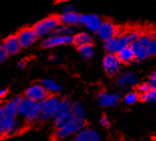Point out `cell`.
<instances>
[{
    "label": "cell",
    "mask_w": 156,
    "mask_h": 141,
    "mask_svg": "<svg viewBox=\"0 0 156 141\" xmlns=\"http://www.w3.org/2000/svg\"><path fill=\"white\" fill-rule=\"evenodd\" d=\"M59 97L55 94H49L46 98L39 102V115L37 123H45L54 119Z\"/></svg>",
    "instance_id": "6da1fadb"
},
{
    "label": "cell",
    "mask_w": 156,
    "mask_h": 141,
    "mask_svg": "<svg viewBox=\"0 0 156 141\" xmlns=\"http://www.w3.org/2000/svg\"><path fill=\"white\" fill-rule=\"evenodd\" d=\"M86 126L85 119L76 118L73 116L72 119L68 121L64 126L56 128L54 133V139L55 140H65L69 137L75 136L80 130Z\"/></svg>",
    "instance_id": "7a4b0ae2"
},
{
    "label": "cell",
    "mask_w": 156,
    "mask_h": 141,
    "mask_svg": "<svg viewBox=\"0 0 156 141\" xmlns=\"http://www.w3.org/2000/svg\"><path fill=\"white\" fill-rule=\"evenodd\" d=\"M59 24H61L59 16L51 15L36 22L34 25V28L39 38H45V36L51 34Z\"/></svg>",
    "instance_id": "3957f363"
},
{
    "label": "cell",
    "mask_w": 156,
    "mask_h": 141,
    "mask_svg": "<svg viewBox=\"0 0 156 141\" xmlns=\"http://www.w3.org/2000/svg\"><path fill=\"white\" fill-rule=\"evenodd\" d=\"M104 49L107 52L117 53L121 49L126 45H129L132 43V39L129 35V32L119 33L111 39H108L104 42Z\"/></svg>",
    "instance_id": "277c9868"
},
{
    "label": "cell",
    "mask_w": 156,
    "mask_h": 141,
    "mask_svg": "<svg viewBox=\"0 0 156 141\" xmlns=\"http://www.w3.org/2000/svg\"><path fill=\"white\" fill-rule=\"evenodd\" d=\"M74 43V35H66V34H56L52 33L45 36L41 42V48L44 49H54L56 46L69 45Z\"/></svg>",
    "instance_id": "5b68a950"
},
{
    "label": "cell",
    "mask_w": 156,
    "mask_h": 141,
    "mask_svg": "<svg viewBox=\"0 0 156 141\" xmlns=\"http://www.w3.org/2000/svg\"><path fill=\"white\" fill-rule=\"evenodd\" d=\"M2 122L5 131V137L15 135L22 130L23 126H26L23 120L19 118L17 115H5L4 114L2 117Z\"/></svg>",
    "instance_id": "8992f818"
},
{
    "label": "cell",
    "mask_w": 156,
    "mask_h": 141,
    "mask_svg": "<svg viewBox=\"0 0 156 141\" xmlns=\"http://www.w3.org/2000/svg\"><path fill=\"white\" fill-rule=\"evenodd\" d=\"M122 68V62L118 58L117 53L107 52L103 59V69L108 76L114 77L120 74Z\"/></svg>",
    "instance_id": "52a82bcc"
},
{
    "label": "cell",
    "mask_w": 156,
    "mask_h": 141,
    "mask_svg": "<svg viewBox=\"0 0 156 141\" xmlns=\"http://www.w3.org/2000/svg\"><path fill=\"white\" fill-rule=\"evenodd\" d=\"M17 38L20 42V45L22 49L30 48L34 45H35L36 42L38 40L39 36L35 32L34 26H27V27H23L16 33Z\"/></svg>",
    "instance_id": "ba28073f"
},
{
    "label": "cell",
    "mask_w": 156,
    "mask_h": 141,
    "mask_svg": "<svg viewBox=\"0 0 156 141\" xmlns=\"http://www.w3.org/2000/svg\"><path fill=\"white\" fill-rule=\"evenodd\" d=\"M49 95V93L45 90L41 83H34L25 90L24 97L35 101V102H41L46 97Z\"/></svg>",
    "instance_id": "9c48e42d"
},
{
    "label": "cell",
    "mask_w": 156,
    "mask_h": 141,
    "mask_svg": "<svg viewBox=\"0 0 156 141\" xmlns=\"http://www.w3.org/2000/svg\"><path fill=\"white\" fill-rule=\"evenodd\" d=\"M96 33L102 42H106V40L111 39L118 34V28L112 21L105 20V21H102Z\"/></svg>",
    "instance_id": "30bf717a"
},
{
    "label": "cell",
    "mask_w": 156,
    "mask_h": 141,
    "mask_svg": "<svg viewBox=\"0 0 156 141\" xmlns=\"http://www.w3.org/2000/svg\"><path fill=\"white\" fill-rule=\"evenodd\" d=\"M119 101H120V95L115 92L101 91L97 95V102L103 108L114 107Z\"/></svg>",
    "instance_id": "8fae6325"
},
{
    "label": "cell",
    "mask_w": 156,
    "mask_h": 141,
    "mask_svg": "<svg viewBox=\"0 0 156 141\" xmlns=\"http://www.w3.org/2000/svg\"><path fill=\"white\" fill-rule=\"evenodd\" d=\"M102 21L103 20L100 16L97 14H93V13H87V14L80 15V25L85 26L91 32L97 31Z\"/></svg>",
    "instance_id": "7c38bea8"
},
{
    "label": "cell",
    "mask_w": 156,
    "mask_h": 141,
    "mask_svg": "<svg viewBox=\"0 0 156 141\" xmlns=\"http://www.w3.org/2000/svg\"><path fill=\"white\" fill-rule=\"evenodd\" d=\"M139 82V77L135 72H125L119 75L116 81V84L121 90L129 89L137 85Z\"/></svg>",
    "instance_id": "4fadbf2b"
},
{
    "label": "cell",
    "mask_w": 156,
    "mask_h": 141,
    "mask_svg": "<svg viewBox=\"0 0 156 141\" xmlns=\"http://www.w3.org/2000/svg\"><path fill=\"white\" fill-rule=\"evenodd\" d=\"M1 45L3 46V49H5V52L8 55V56H16L17 53L20 52V50L22 49L16 34L7 36V38L2 40Z\"/></svg>",
    "instance_id": "5bb4252c"
},
{
    "label": "cell",
    "mask_w": 156,
    "mask_h": 141,
    "mask_svg": "<svg viewBox=\"0 0 156 141\" xmlns=\"http://www.w3.org/2000/svg\"><path fill=\"white\" fill-rule=\"evenodd\" d=\"M75 141H100L101 135L97 130L84 127L74 136Z\"/></svg>",
    "instance_id": "9a60e30c"
},
{
    "label": "cell",
    "mask_w": 156,
    "mask_h": 141,
    "mask_svg": "<svg viewBox=\"0 0 156 141\" xmlns=\"http://www.w3.org/2000/svg\"><path fill=\"white\" fill-rule=\"evenodd\" d=\"M36 104H37V102H35V101L23 96L20 100V103H19V106H18L17 116L20 119L24 120L26 117L28 116V114L34 109ZM23 122H24V121H23Z\"/></svg>",
    "instance_id": "2e32d148"
},
{
    "label": "cell",
    "mask_w": 156,
    "mask_h": 141,
    "mask_svg": "<svg viewBox=\"0 0 156 141\" xmlns=\"http://www.w3.org/2000/svg\"><path fill=\"white\" fill-rule=\"evenodd\" d=\"M80 15L77 10H71V11H62L59 15L61 23L69 26H77L80 25Z\"/></svg>",
    "instance_id": "e0dca14e"
},
{
    "label": "cell",
    "mask_w": 156,
    "mask_h": 141,
    "mask_svg": "<svg viewBox=\"0 0 156 141\" xmlns=\"http://www.w3.org/2000/svg\"><path fill=\"white\" fill-rule=\"evenodd\" d=\"M22 96H15L6 101L3 105V112L5 115H17V110Z\"/></svg>",
    "instance_id": "ac0fdd59"
},
{
    "label": "cell",
    "mask_w": 156,
    "mask_h": 141,
    "mask_svg": "<svg viewBox=\"0 0 156 141\" xmlns=\"http://www.w3.org/2000/svg\"><path fill=\"white\" fill-rule=\"evenodd\" d=\"M117 56H118V58L120 59L122 63H130L131 62H133L135 60L134 52H133V49H132L131 45H126L123 49H121L117 52Z\"/></svg>",
    "instance_id": "d6986e66"
},
{
    "label": "cell",
    "mask_w": 156,
    "mask_h": 141,
    "mask_svg": "<svg viewBox=\"0 0 156 141\" xmlns=\"http://www.w3.org/2000/svg\"><path fill=\"white\" fill-rule=\"evenodd\" d=\"M131 46L133 49V52H134V56H135V60H145L148 55V52H147V49L146 46L142 45L141 42H139L138 40L136 42H133L131 43Z\"/></svg>",
    "instance_id": "ffe728a7"
},
{
    "label": "cell",
    "mask_w": 156,
    "mask_h": 141,
    "mask_svg": "<svg viewBox=\"0 0 156 141\" xmlns=\"http://www.w3.org/2000/svg\"><path fill=\"white\" fill-rule=\"evenodd\" d=\"M90 43H93V38L89 32L81 31L74 34V43L73 45H77L78 48L82 45H90Z\"/></svg>",
    "instance_id": "44dd1931"
},
{
    "label": "cell",
    "mask_w": 156,
    "mask_h": 141,
    "mask_svg": "<svg viewBox=\"0 0 156 141\" xmlns=\"http://www.w3.org/2000/svg\"><path fill=\"white\" fill-rule=\"evenodd\" d=\"M41 83L49 94H55V95H58V93H61L62 91V87L52 79H44L41 80Z\"/></svg>",
    "instance_id": "7402d4cb"
},
{
    "label": "cell",
    "mask_w": 156,
    "mask_h": 141,
    "mask_svg": "<svg viewBox=\"0 0 156 141\" xmlns=\"http://www.w3.org/2000/svg\"><path fill=\"white\" fill-rule=\"evenodd\" d=\"M72 115L80 119L86 118V110L85 107L82 105V103L74 102L72 104Z\"/></svg>",
    "instance_id": "603a6c76"
},
{
    "label": "cell",
    "mask_w": 156,
    "mask_h": 141,
    "mask_svg": "<svg viewBox=\"0 0 156 141\" xmlns=\"http://www.w3.org/2000/svg\"><path fill=\"white\" fill-rule=\"evenodd\" d=\"M79 52L83 59L86 60H90L92 59L95 55V48L93 45V43H90V45H82L79 48Z\"/></svg>",
    "instance_id": "cb8c5ba5"
},
{
    "label": "cell",
    "mask_w": 156,
    "mask_h": 141,
    "mask_svg": "<svg viewBox=\"0 0 156 141\" xmlns=\"http://www.w3.org/2000/svg\"><path fill=\"white\" fill-rule=\"evenodd\" d=\"M72 113H68V114H59V115H56L52 119V122H54V126L55 128H59V127L64 126L66 123L72 119Z\"/></svg>",
    "instance_id": "d4e9b609"
},
{
    "label": "cell",
    "mask_w": 156,
    "mask_h": 141,
    "mask_svg": "<svg viewBox=\"0 0 156 141\" xmlns=\"http://www.w3.org/2000/svg\"><path fill=\"white\" fill-rule=\"evenodd\" d=\"M52 33H56V34H66V35H74L75 32V27L74 26H69L66 25L61 23L58 27L55 28V30ZM51 33V34H52Z\"/></svg>",
    "instance_id": "484cf974"
},
{
    "label": "cell",
    "mask_w": 156,
    "mask_h": 141,
    "mask_svg": "<svg viewBox=\"0 0 156 141\" xmlns=\"http://www.w3.org/2000/svg\"><path fill=\"white\" fill-rule=\"evenodd\" d=\"M141 99L147 103H156V89L151 88L146 93L142 94Z\"/></svg>",
    "instance_id": "4316f807"
},
{
    "label": "cell",
    "mask_w": 156,
    "mask_h": 141,
    "mask_svg": "<svg viewBox=\"0 0 156 141\" xmlns=\"http://www.w3.org/2000/svg\"><path fill=\"white\" fill-rule=\"evenodd\" d=\"M139 100V95L138 92H129L125 95L124 97V102L127 105H133Z\"/></svg>",
    "instance_id": "83f0119b"
},
{
    "label": "cell",
    "mask_w": 156,
    "mask_h": 141,
    "mask_svg": "<svg viewBox=\"0 0 156 141\" xmlns=\"http://www.w3.org/2000/svg\"><path fill=\"white\" fill-rule=\"evenodd\" d=\"M146 49H147L149 56H155L156 55V38H152L150 40V42L146 46Z\"/></svg>",
    "instance_id": "f1b7e54d"
},
{
    "label": "cell",
    "mask_w": 156,
    "mask_h": 141,
    "mask_svg": "<svg viewBox=\"0 0 156 141\" xmlns=\"http://www.w3.org/2000/svg\"><path fill=\"white\" fill-rule=\"evenodd\" d=\"M152 39V36L151 34H149V33H142L141 36L139 38V39H137L139 42H141L142 45L147 46V45L149 42H150V40Z\"/></svg>",
    "instance_id": "f546056e"
},
{
    "label": "cell",
    "mask_w": 156,
    "mask_h": 141,
    "mask_svg": "<svg viewBox=\"0 0 156 141\" xmlns=\"http://www.w3.org/2000/svg\"><path fill=\"white\" fill-rule=\"evenodd\" d=\"M150 89H151V87H150V85H149V83H143V84H140V85L138 86L137 92L140 93L142 95V94L146 93L148 90H150Z\"/></svg>",
    "instance_id": "4dcf8cb0"
},
{
    "label": "cell",
    "mask_w": 156,
    "mask_h": 141,
    "mask_svg": "<svg viewBox=\"0 0 156 141\" xmlns=\"http://www.w3.org/2000/svg\"><path fill=\"white\" fill-rule=\"evenodd\" d=\"M7 58H8V55L6 53L5 49H3L2 45L0 43V65H1L2 63H4Z\"/></svg>",
    "instance_id": "1f68e13d"
},
{
    "label": "cell",
    "mask_w": 156,
    "mask_h": 141,
    "mask_svg": "<svg viewBox=\"0 0 156 141\" xmlns=\"http://www.w3.org/2000/svg\"><path fill=\"white\" fill-rule=\"evenodd\" d=\"M149 85H150L151 88H155L156 89V70L152 73V75L150 76V79H149Z\"/></svg>",
    "instance_id": "d6a6232c"
},
{
    "label": "cell",
    "mask_w": 156,
    "mask_h": 141,
    "mask_svg": "<svg viewBox=\"0 0 156 141\" xmlns=\"http://www.w3.org/2000/svg\"><path fill=\"white\" fill-rule=\"evenodd\" d=\"M100 124L104 128H109V127H110V121H109L107 117H102L100 119Z\"/></svg>",
    "instance_id": "836d02e7"
},
{
    "label": "cell",
    "mask_w": 156,
    "mask_h": 141,
    "mask_svg": "<svg viewBox=\"0 0 156 141\" xmlns=\"http://www.w3.org/2000/svg\"><path fill=\"white\" fill-rule=\"evenodd\" d=\"M26 66H27V60H20L19 62L17 63V68L19 70H23L26 68Z\"/></svg>",
    "instance_id": "e575fe53"
},
{
    "label": "cell",
    "mask_w": 156,
    "mask_h": 141,
    "mask_svg": "<svg viewBox=\"0 0 156 141\" xmlns=\"http://www.w3.org/2000/svg\"><path fill=\"white\" fill-rule=\"evenodd\" d=\"M8 95V90L4 88V89H0V100H3L6 98Z\"/></svg>",
    "instance_id": "d590c367"
},
{
    "label": "cell",
    "mask_w": 156,
    "mask_h": 141,
    "mask_svg": "<svg viewBox=\"0 0 156 141\" xmlns=\"http://www.w3.org/2000/svg\"><path fill=\"white\" fill-rule=\"evenodd\" d=\"M3 137H5V131H4V127H3L2 118H0V139H2Z\"/></svg>",
    "instance_id": "8d00e7d4"
},
{
    "label": "cell",
    "mask_w": 156,
    "mask_h": 141,
    "mask_svg": "<svg viewBox=\"0 0 156 141\" xmlns=\"http://www.w3.org/2000/svg\"><path fill=\"white\" fill-rule=\"evenodd\" d=\"M71 10H76L74 5H68L64 8V11H71Z\"/></svg>",
    "instance_id": "74e56055"
},
{
    "label": "cell",
    "mask_w": 156,
    "mask_h": 141,
    "mask_svg": "<svg viewBox=\"0 0 156 141\" xmlns=\"http://www.w3.org/2000/svg\"><path fill=\"white\" fill-rule=\"evenodd\" d=\"M3 115H4V112H3V106H0V118H2Z\"/></svg>",
    "instance_id": "f35d334b"
},
{
    "label": "cell",
    "mask_w": 156,
    "mask_h": 141,
    "mask_svg": "<svg viewBox=\"0 0 156 141\" xmlns=\"http://www.w3.org/2000/svg\"><path fill=\"white\" fill-rule=\"evenodd\" d=\"M58 2H67V1H69V0H58Z\"/></svg>",
    "instance_id": "ab89813d"
},
{
    "label": "cell",
    "mask_w": 156,
    "mask_h": 141,
    "mask_svg": "<svg viewBox=\"0 0 156 141\" xmlns=\"http://www.w3.org/2000/svg\"><path fill=\"white\" fill-rule=\"evenodd\" d=\"M154 36H155V38H156V29H155V31H154Z\"/></svg>",
    "instance_id": "60d3db41"
}]
</instances>
